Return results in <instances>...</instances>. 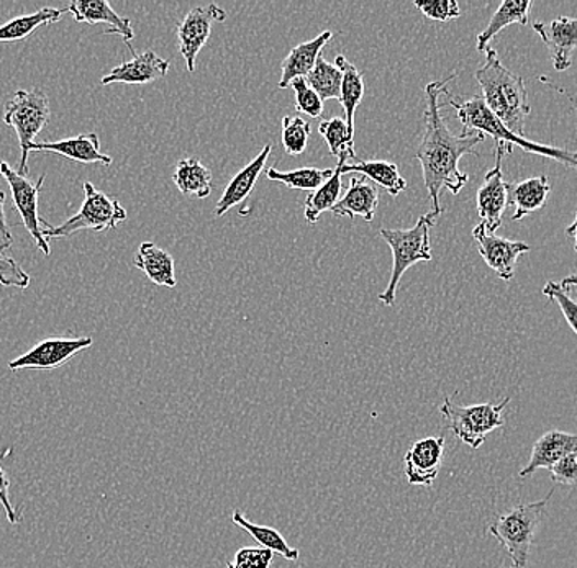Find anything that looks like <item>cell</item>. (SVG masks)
I'll return each instance as SVG.
<instances>
[{
  "mask_svg": "<svg viewBox=\"0 0 577 568\" xmlns=\"http://www.w3.org/2000/svg\"><path fill=\"white\" fill-rule=\"evenodd\" d=\"M455 78L456 74H451L443 81H433L426 85V108L423 114L425 131H423L422 143L416 150V159L422 164L423 182L432 200V212L438 216L441 215L439 193L443 189H448L452 196L461 192L462 187L468 184L469 176L459 169V161L466 154L478 156L474 147L485 138L478 131L452 134L446 127L439 97L448 92L446 85Z\"/></svg>",
  "mask_w": 577,
  "mask_h": 568,
  "instance_id": "1",
  "label": "cell"
},
{
  "mask_svg": "<svg viewBox=\"0 0 577 568\" xmlns=\"http://www.w3.org/2000/svg\"><path fill=\"white\" fill-rule=\"evenodd\" d=\"M482 95L488 110L518 137H525V120L531 111L527 88L520 75L505 68L497 51L488 48L485 61L475 71Z\"/></svg>",
  "mask_w": 577,
  "mask_h": 568,
  "instance_id": "2",
  "label": "cell"
},
{
  "mask_svg": "<svg viewBox=\"0 0 577 568\" xmlns=\"http://www.w3.org/2000/svg\"><path fill=\"white\" fill-rule=\"evenodd\" d=\"M448 104L455 108L458 114L459 121H461L464 131H478V133L488 134L494 138L495 146H504L507 154H511L514 146L520 147L525 153L540 154V156L547 157V159L557 161L567 167L577 169V153L574 151L560 150V147L546 146V144L534 143V141L527 140L525 137L511 133L485 105L484 98L481 95L468 98V100H459V98H451L446 92Z\"/></svg>",
  "mask_w": 577,
  "mask_h": 568,
  "instance_id": "3",
  "label": "cell"
},
{
  "mask_svg": "<svg viewBox=\"0 0 577 568\" xmlns=\"http://www.w3.org/2000/svg\"><path fill=\"white\" fill-rule=\"evenodd\" d=\"M553 495L554 490H551L543 500L517 505L498 514L488 526V534L495 537L507 553L510 568H528L534 536Z\"/></svg>",
  "mask_w": 577,
  "mask_h": 568,
  "instance_id": "4",
  "label": "cell"
},
{
  "mask_svg": "<svg viewBox=\"0 0 577 568\" xmlns=\"http://www.w3.org/2000/svg\"><path fill=\"white\" fill-rule=\"evenodd\" d=\"M438 215L429 212L420 216L419 222L410 229H380L379 235L389 245L392 251V272H390L389 285L379 294V301L386 307H392L396 301L397 288L400 279L407 269L416 262L432 261V245H429V229L436 225Z\"/></svg>",
  "mask_w": 577,
  "mask_h": 568,
  "instance_id": "5",
  "label": "cell"
},
{
  "mask_svg": "<svg viewBox=\"0 0 577 568\" xmlns=\"http://www.w3.org/2000/svg\"><path fill=\"white\" fill-rule=\"evenodd\" d=\"M84 202L79 212L61 225L51 226L46 220L39 218L43 236L46 239L69 238L79 232H107L117 228L127 220V210L121 203L95 189L91 182L84 184Z\"/></svg>",
  "mask_w": 577,
  "mask_h": 568,
  "instance_id": "6",
  "label": "cell"
},
{
  "mask_svg": "<svg viewBox=\"0 0 577 568\" xmlns=\"http://www.w3.org/2000/svg\"><path fill=\"white\" fill-rule=\"evenodd\" d=\"M51 118L49 98L42 88L16 91L3 108V121L15 130L19 138L20 156L16 173L28 177L30 146L35 143L36 134L45 128Z\"/></svg>",
  "mask_w": 577,
  "mask_h": 568,
  "instance_id": "7",
  "label": "cell"
},
{
  "mask_svg": "<svg viewBox=\"0 0 577 568\" xmlns=\"http://www.w3.org/2000/svg\"><path fill=\"white\" fill-rule=\"evenodd\" d=\"M510 403V397L501 403H479V405H455L449 397H445L439 413L448 422L452 435L472 449H479L485 438L495 429L504 428L505 406Z\"/></svg>",
  "mask_w": 577,
  "mask_h": 568,
  "instance_id": "8",
  "label": "cell"
},
{
  "mask_svg": "<svg viewBox=\"0 0 577 568\" xmlns=\"http://www.w3.org/2000/svg\"><path fill=\"white\" fill-rule=\"evenodd\" d=\"M0 176L9 184L10 192H12L13 205L22 218L23 226H25L28 235L35 241L36 248L45 256L51 255L48 239L43 236L42 225H39L38 216V200L42 193L43 182H45V174L39 176L38 180L32 182L26 176L16 173L15 169L9 166L5 161H0Z\"/></svg>",
  "mask_w": 577,
  "mask_h": 568,
  "instance_id": "9",
  "label": "cell"
},
{
  "mask_svg": "<svg viewBox=\"0 0 577 568\" xmlns=\"http://www.w3.org/2000/svg\"><path fill=\"white\" fill-rule=\"evenodd\" d=\"M94 344L91 336L46 338L16 359L10 360V370H55Z\"/></svg>",
  "mask_w": 577,
  "mask_h": 568,
  "instance_id": "10",
  "label": "cell"
},
{
  "mask_svg": "<svg viewBox=\"0 0 577 568\" xmlns=\"http://www.w3.org/2000/svg\"><path fill=\"white\" fill-rule=\"evenodd\" d=\"M226 12L216 3L205 7H193L182 22L177 25V39L179 51L186 61L187 71H196L197 56L202 51L209 39L212 25L215 22H225Z\"/></svg>",
  "mask_w": 577,
  "mask_h": 568,
  "instance_id": "11",
  "label": "cell"
},
{
  "mask_svg": "<svg viewBox=\"0 0 577 568\" xmlns=\"http://www.w3.org/2000/svg\"><path fill=\"white\" fill-rule=\"evenodd\" d=\"M472 238L479 245V255L484 259L485 264L497 272L502 281H511L515 274V265L521 255L531 251V246L523 241H511L502 238L495 233H488L482 223L472 229Z\"/></svg>",
  "mask_w": 577,
  "mask_h": 568,
  "instance_id": "12",
  "label": "cell"
},
{
  "mask_svg": "<svg viewBox=\"0 0 577 568\" xmlns=\"http://www.w3.org/2000/svg\"><path fill=\"white\" fill-rule=\"evenodd\" d=\"M507 150L495 146V166L485 174L484 184L478 190V213L482 225L488 233H495L502 226V216L508 205V190L502 176V161Z\"/></svg>",
  "mask_w": 577,
  "mask_h": 568,
  "instance_id": "13",
  "label": "cell"
},
{
  "mask_svg": "<svg viewBox=\"0 0 577 568\" xmlns=\"http://www.w3.org/2000/svg\"><path fill=\"white\" fill-rule=\"evenodd\" d=\"M445 455V438L428 436L413 442L403 458V472L409 485L432 487L438 478Z\"/></svg>",
  "mask_w": 577,
  "mask_h": 568,
  "instance_id": "14",
  "label": "cell"
},
{
  "mask_svg": "<svg viewBox=\"0 0 577 568\" xmlns=\"http://www.w3.org/2000/svg\"><path fill=\"white\" fill-rule=\"evenodd\" d=\"M534 32L540 35L550 51L556 71H566L573 64V52L577 49V19L557 16L551 22L533 23Z\"/></svg>",
  "mask_w": 577,
  "mask_h": 568,
  "instance_id": "15",
  "label": "cell"
},
{
  "mask_svg": "<svg viewBox=\"0 0 577 568\" xmlns=\"http://www.w3.org/2000/svg\"><path fill=\"white\" fill-rule=\"evenodd\" d=\"M169 72V61L160 58L156 52L148 51L133 55L130 61L115 66L108 74L102 78V85L108 84H150L163 79Z\"/></svg>",
  "mask_w": 577,
  "mask_h": 568,
  "instance_id": "16",
  "label": "cell"
},
{
  "mask_svg": "<svg viewBox=\"0 0 577 568\" xmlns=\"http://www.w3.org/2000/svg\"><path fill=\"white\" fill-rule=\"evenodd\" d=\"M32 151H48V153L58 154L69 161L82 164H104L110 166L111 157L102 153L101 140L97 133L78 134V137L66 138L59 141H39L30 146Z\"/></svg>",
  "mask_w": 577,
  "mask_h": 568,
  "instance_id": "17",
  "label": "cell"
},
{
  "mask_svg": "<svg viewBox=\"0 0 577 568\" xmlns=\"http://www.w3.org/2000/svg\"><path fill=\"white\" fill-rule=\"evenodd\" d=\"M66 10L74 16L75 22L89 23L92 26L105 23L110 26L105 33L121 36L125 43H130L134 38L131 20L118 15L107 0H74L66 7Z\"/></svg>",
  "mask_w": 577,
  "mask_h": 568,
  "instance_id": "18",
  "label": "cell"
},
{
  "mask_svg": "<svg viewBox=\"0 0 577 568\" xmlns=\"http://www.w3.org/2000/svg\"><path fill=\"white\" fill-rule=\"evenodd\" d=\"M379 205V190L364 176L351 177L346 193L338 200L337 205L331 209L333 215L348 216V218H363L370 223L376 216Z\"/></svg>",
  "mask_w": 577,
  "mask_h": 568,
  "instance_id": "19",
  "label": "cell"
},
{
  "mask_svg": "<svg viewBox=\"0 0 577 568\" xmlns=\"http://www.w3.org/2000/svg\"><path fill=\"white\" fill-rule=\"evenodd\" d=\"M577 448V436L566 431L544 433L531 449L530 461L520 471V478L531 477L540 469L550 471L554 464L561 461L567 452Z\"/></svg>",
  "mask_w": 577,
  "mask_h": 568,
  "instance_id": "20",
  "label": "cell"
},
{
  "mask_svg": "<svg viewBox=\"0 0 577 568\" xmlns=\"http://www.w3.org/2000/svg\"><path fill=\"white\" fill-rule=\"evenodd\" d=\"M333 38L331 29H325L314 39L301 43L288 51L287 58L281 64V79H279V88H287L294 79L307 78L308 72L317 64L327 43Z\"/></svg>",
  "mask_w": 577,
  "mask_h": 568,
  "instance_id": "21",
  "label": "cell"
},
{
  "mask_svg": "<svg viewBox=\"0 0 577 568\" xmlns=\"http://www.w3.org/2000/svg\"><path fill=\"white\" fill-rule=\"evenodd\" d=\"M271 151V144H266V146L262 147L261 153H259L248 166L243 167V169L229 180L228 186L223 190V196L220 197L219 203H216V218L225 215L228 210L238 205L243 200L248 199L249 193L252 192L256 182H258L259 176H261L262 170H264L266 161H268Z\"/></svg>",
  "mask_w": 577,
  "mask_h": 568,
  "instance_id": "22",
  "label": "cell"
},
{
  "mask_svg": "<svg viewBox=\"0 0 577 568\" xmlns=\"http://www.w3.org/2000/svg\"><path fill=\"white\" fill-rule=\"evenodd\" d=\"M508 205L514 206V222L543 209L550 197L551 186L546 176L530 177L521 182L507 184Z\"/></svg>",
  "mask_w": 577,
  "mask_h": 568,
  "instance_id": "23",
  "label": "cell"
},
{
  "mask_svg": "<svg viewBox=\"0 0 577 568\" xmlns=\"http://www.w3.org/2000/svg\"><path fill=\"white\" fill-rule=\"evenodd\" d=\"M356 159L354 150H346L338 156L337 167H334L333 176L318 187L314 192L308 193L304 203V216L310 225H315L320 218L321 213L331 212L338 200L341 197V174H343V166L348 161Z\"/></svg>",
  "mask_w": 577,
  "mask_h": 568,
  "instance_id": "24",
  "label": "cell"
},
{
  "mask_svg": "<svg viewBox=\"0 0 577 568\" xmlns=\"http://www.w3.org/2000/svg\"><path fill=\"white\" fill-rule=\"evenodd\" d=\"M133 265L143 271L153 284L160 287L176 288L173 256L154 242H141L134 255Z\"/></svg>",
  "mask_w": 577,
  "mask_h": 568,
  "instance_id": "25",
  "label": "cell"
},
{
  "mask_svg": "<svg viewBox=\"0 0 577 568\" xmlns=\"http://www.w3.org/2000/svg\"><path fill=\"white\" fill-rule=\"evenodd\" d=\"M531 7H533V2L530 0H505L502 2L497 12L492 15L488 25L485 26L484 32L479 33L475 49L479 52L487 51L491 39H494V36H497L508 25H514V23L527 25Z\"/></svg>",
  "mask_w": 577,
  "mask_h": 568,
  "instance_id": "26",
  "label": "cell"
},
{
  "mask_svg": "<svg viewBox=\"0 0 577 568\" xmlns=\"http://www.w3.org/2000/svg\"><path fill=\"white\" fill-rule=\"evenodd\" d=\"M173 180L184 196L207 199L212 193V170L196 157L180 159L174 169Z\"/></svg>",
  "mask_w": 577,
  "mask_h": 568,
  "instance_id": "27",
  "label": "cell"
},
{
  "mask_svg": "<svg viewBox=\"0 0 577 568\" xmlns=\"http://www.w3.org/2000/svg\"><path fill=\"white\" fill-rule=\"evenodd\" d=\"M334 66L343 74L340 102L344 110V121H346L348 131H350V137L354 140V115H356L357 105L361 104L364 97L363 74L343 55L337 56Z\"/></svg>",
  "mask_w": 577,
  "mask_h": 568,
  "instance_id": "28",
  "label": "cell"
},
{
  "mask_svg": "<svg viewBox=\"0 0 577 568\" xmlns=\"http://www.w3.org/2000/svg\"><path fill=\"white\" fill-rule=\"evenodd\" d=\"M66 12H68L66 9L43 7V9L28 13V15L15 16V19L0 25V43L23 42L39 26L59 22Z\"/></svg>",
  "mask_w": 577,
  "mask_h": 568,
  "instance_id": "29",
  "label": "cell"
},
{
  "mask_svg": "<svg viewBox=\"0 0 577 568\" xmlns=\"http://www.w3.org/2000/svg\"><path fill=\"white\" fill-rule=\"evenodd\" d=\"M357 173L370 179V182L379 184L389 192L390 197L400 196L407 189L405 179L399 174V167L389 161H357L353 164H344L343 174Z\"/></svg>",
  "mask_w": 577,
  "mask_h": 568,
  "instance_id": "30",
  "label": "cell"
},
{
  "mask_svg": "<svg viewBox=\"0 0 577 568\" xmlns=\"http://www.w3.org/2000/svg\"><path fill=\"white\" fill-rule=\"evenodd\" d=\"M232 520L235 526L242 528L246 533L251 534L252 540H255L259 546H262V549L271 551L272 554H281V556L284 557L285 560H288V563H297L298 556H301L298 549L288 546V544L285 543L284 537H282V534L278 533V531L272 530V528L252 524L251 521L246 520L245 514L238 510L233 513Z\"/></svg>",
  "mask_w": 577,
  "mask_h": 568,
  "instance_id": "31",
  "label": "cell"
},
{
  "mask_svg": "<svg viewBox=\"0 0 577 568\" xmlns=\"http://www.w3.org/2000/svg\"><path fill=\"white\" fill-rule=\"evenodd\" d=\"M333 173L334 169H318V167H302V169L282 173L275 167H269L266 170V177L272 182L288 187V189L310 190V192H314L318 187L323 186L333 176Z\"/></svg>",
  "mask_w": 577,
  "mask_h": 568,
  "instance_id": "32",
  "label": "cell"
},
{
  "mask_svg": "<svg viewBox=\"0 0 577 568\" xmlns=\"http://www.w3.org/2000/svg\"><path fill=\"white\" fill-rule=\"evenodd\" d=\"M307 84L314 88L315 94L321 98V102L337 98L340 100L341 82H343V74L337 66L328 62L323 56L317 59V64L314 66L307 78Z\"/></svg>",
  "mask_w": 577,
  "mask_h": 568,
  "instance_id": "33",
  "label": "cell"
},
{
  "mask_svg": "<svg viewBox=\"0 0 577 568\" xmlns=\"http://www.w3.org/2000/svg\"><path fill=\"white\" fill-rule=\"evenodd\" d=\"M310 123L301 117L282 118V146L288 156H298L307 147L308 138H310Z\"/></svg>",
  "mask_w": 577,
  "mask_h": 568,
  "instance_id": "34",
  "label": "cell"
},
{
  "mask_svg": "<svg viewBox=\"0 0 577 568\" xmlns=\"http://www.w3.org/2000/svg\"><path fill=\"white\" fill-rule=\"evenodd\" d=\"M318 131L327 141L328 151L333 156L338 157L343 151L354 150V140L350 137L344 118L333 117L328 118V120H321Z\"/></svg>",
  "mask_w": 577,
  "mask_h": 568,
  "instance_id": "35",
  "label": "cell"
},
{
  "mask_svg": "<svg viewBox=\"0 0 577 568\" xmlns=\"http://www.w3.org/2000/svg\"><path fill=\"white\" fill-rule=\"evenodd\" d=\"M288 87L294 91L295 110L311 118H320L323 115V102L307 84L305 78L294 79Z\"/></svg>",
  "mask_w": 577,
  "mask_h": 568,
  "instance_id": "36",
  "label": "cell"
},
{
  "mask_svg": "<svg viewBox=\"0 0 577 568\" xmlns=\"http://www.w3.org/2000/svg\"><path fill=\"white\" fill-rule=\"evenodd\" d=\"M30 282L32 279L23 271L22 265L5 251H0V285L26 291L30 287Z\"/></svg>",
  "mask_w": 577,
  "mask_h": 568,
  "instance_id": "37",
  "label": "cell"
},
{
  "mask_svg": "<svg viewBox=\"0 0 577 568\" xmlns=\"http://www.w3.org/2000/svg\"><path fill=\"white\" fill-rule=\"evenodd\" d=\"M543 294L546 295L551 300L556 301L560 310L563 311L564 318H566L567 324H569L570 330L577 334V301H574L569 297L566 291L561 287V284L556 282H547L544 285Z\"/></svg>",
  "mask_w": 577,
  "mask_h": 568,
  "instance_id": "38",
  "label": "cell"
},
{
  "mask_svg": "<svg viewBox=\"0 0 577 568\" xmlns=\"http://www.w3.org/2000/svg\"><path fill=\"white\" fill-rule=\"evenodd\" d=\"M274 554L268 549H258V547H243L233 557L232 563L226 568H269L272 564Z\"/></svg>",
  "mask_w": 577,
  "mask_h": 568,
  "instance_id": "39",
  "label": "cell"
},
{
  "mask_svg": "<svg viewBox=\"0 0 577 568\" xmlns=\"http://www.w3.org/2000/svg\"><path fill=\"white\" fill-rule=\"evenodd\" d=\"M416 9L436 22H448L461 15L458 2L455 0H435V2H415Z\"/></svg>",
  "mask_w": 577,
  "mask_h": 568,
  "instance_id": "40",
  "label": "cell"
},
{
  "mask_svg": "<svg viewBox=\"0 0 577 568\" xmlns=\"http://www.w3.org/2000/svg\"><path fill=\"white\" fill-rule=\"evenodd\" d=\"M551 481L556 485H570L577 484V448L573 451L567 452L557 464H554L550 469Z\"/></svg>",
  "mask_w": 577,
  "mask_h": 568,
  "instance_id": "41",
  "label": "cell"
},
{
  "mask_svg": "<svg viewBox=\"0 0 577 568\" xmlns=\"http://www.w3.org/2000/svg\"><path fill=\"white\" fill-rule=\"evenodd\" d=\"M0 505L5 510L9 523L13 524V526L19 524L22 518H20L19 511L13 508L12 501H10V478L7 477L5 471L2 468H0Z\"/></svg>",
  "mask_w": 577,
  "mask_h": 568,
  "instance_id": "42",
  "label": "cell"
},
{
  "mask_svg": "<svg viewBox=\"0 0 577 568\" xmlns=\"http://www.w3.org/2000/svg\"><path fill=\"white\" fill-rule=\"evenodd\" d=\"M12 245L13 236L5 215V193L0 192V251H7Z\"/></svg>",
  "mask_w": 577,
  "mask_h": 568,
  "instance_id": "43",
  "label": "cell"
},
{
  "mask_svg": "<svg viewBox=\"0 0 577 568\" xmlns=\"http://www.w3.org/2000/svg\"><path fill=\"white\" fill-rule=\"evenodd\" d=\"M566 236H567V238L573 239V241H574V251L577 252V212H576V218H574L573 225L567 226V228H566Z\"/></svg>",
  "mask_w": 577,
  "mask_h": 568,
  "instance_id": "44",
  "label": "cell"
},
{
  "mask_svg": "<svg viewBox=\"0 0 577 568\" xmlns=\"http://www.w3.org/2000/svg\"><path fill=\"white\" fill-rule=\"evenodd\" d=\"M561 287H563L566 292H569L570 287H577V272L576 275H573V277L564 279V281L561 282Z\"/></svg>",
  "mask_w": 577,
  "mask_h": 568,
  "instance_id": "45",
  "label": "cell"
}]
</instances>
